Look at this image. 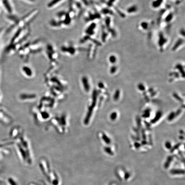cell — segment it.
<instances>
[{
	"label": "cell",
	"instance_id": "cell-27",
	"mask_svg": "<svg viewBox=\"0 0 185 185\" xmlns=\"http://www.w3.org/2000/svg\"><path fill=\"white\" fill-rule=\"evenodd\" d=\"M173 96H174V97H175V98H176L177 100H179V101H182V99H181V97H180V96H179L177 94V93H174V94H173Z\"/></svg>",
	"mask_w": 185,
	"mask_h": 185
},
{
	"label": "cell",
	"instance_id": "cell-23",
	"mask_svg": "<svg viewBox=\"0 0 185 185\" xmlns=\"http://www.w3.org/2000/svg\"><path fill=\"white\" fill-rule=\"evenodd\" d=\"M117 115H118L117 113H116V112H114L112 113L110 115V118L112 121H115L117 118Z\"/></svg>",
	"mask_w": 185,
	"mask_h": 185
},
{
	"label": "cell",
	"instance_id": "cell-3",
	"mask_svg": "<svg viewBox=\"0 0 185 185\" xmlns=\"http://www.w3.org/2000/svg\"><path fill=\"white\" fill-rule=\"evenodd\" d=\"M43 41L37 39L32 41H27L20 47L18 51L19 56L24 61H27L31 56L40 54L44 51Z\"/></svg>",
	"mask_w": 185,
	"mask_h": 185
},
{
	"label": "cell",
	"instance_id": "cell-33",
	"mask_svg": "<svg viewBox=\"0 0 185 185\" xmlns=\"http://www.w3.org/2000/svg\"><path fill=\"white\" fill-rule=\"evenodd\" d=\"M1 91H0V101H1Z\"/></svg>",
	"mask_w": 185,
	"mask_h": 185
},
{
	"label": "cell",
	"instance_id": "cell-4",
	"mask_svg": "<svg viewBox=\"0 0 185 185\" xmlns=\"http://www.w3.org/2000/svg\"><path fill=\"white\" fill-rule=\"evenodd\" d=\"M39 14V10L37 9H34L24 15L23 16L18 17L17 20L14 24L12 25L11 29H17L30 25V24L36 19Z\"/></svg>",
	"mask_w": 185,
	"mask_h": 185
},
{
	"label": "cell",
	"instance_id": "cell-18",
	"mask_svg": "<svg viewBox=\"0 0 185 185\" xmlns=\"http://www.w3.org/2000/svg\"><path fill=\"white\" fill-rule=\"evenodd\" d=\"M150 110L149 109H147L145 110L144 113L143 115V117L145 118H149L150 116Z\"/></svg>",
	"mask_w": 185,
	"mask_h": 185
},
{
	"label": "cell",
	"instance_id": "cell-8",
	"mask_svg": "<svg viewBox=\"0 0 185 185\" xmlns=\"http://www.w3.org/2000/svg\"><path fill=\"white\" fill-rule=\"evenodd\" d=\"M1 3L8 15L14 14V7L11 0H1Z\"/></svg>",
	"mask_w": 185,
	"mask_h": 185
},
{
	"label": "cell",
	"instance_id": "cell-17",
	"mask_svg": "<svg viewBox=\"0 0 185 185\" xmlns=\"http://www.w3.org/2000/svg\"><path fill=\"white\" fill-rule=\"evenodd\" d=\"M21 1L30 4H34L38 1V0H21Z\"/></svg>",
	"mask_w": 185,
	"mask_h": 185
},
{
	"label": "cell",
	"instance_id": "cell-26",
	"mask_svg": "<svg viewBox=\"0 0 185 185\" xmlns=\"http://www.w3.org/2000/svg\"><path fill=\"white\" fill-rule=\"evenodd\" d=\"M138 88L141 91H143L145 90V87L142 84H140L138 85Z\"/></svg>",
	"mask_w": 185,
	"mask_h": 185
},
{
	"label": "cell",
	"instance_id": "cell-28",
	"mask_svg": "<svg viewBox=\"0 0 185 185\" xmlns=\"http://www.w3.org/2000/svg\"><path fill=\"white\" fill-rule=\"evenodd\" d=\"M116 67H112V68H111V73H114L116 71Z\"/></svg>",
	"mask_w": 185,
	"mask_h": 185
},
{
	"label": "cell",
	"instance_id": "cell-7",
	"mask_svg": "<svg viewBox=\"0 0 185 185\" xmlns=\"http://www.w3.org/2000/svg\"><path fill=\"white\" fill-rule=\"evenodd\" d=\"M11 122V118L6 111L0 106V123L3 125H8Z\"/></svg>",
	"mask_w": 185,
	"mask_h": 185
},
{
	"label": "cell",
	"instance_id": "cell-30",
	"mask_svg": "<svg viewBox=\"0 0 185 185\" xmlns=\"http://www.w3.org/2000/svg\"><path fill=\"white\" fill-rule=\"evenodd\" d=\"M98 86L100 88H103L104 87V84L102 82L99 83V84H98Z\"/></svg>",
	"mask_w": 185,
	"mask_h": 185
},
{
	"label": "cell",
	"instance_id": "cell-19",
	"mask_svg": "<svg viewBox=\"0 0 185 185\" xmlns=\"http://www.w3.org/2000/svg\"><path fill=\"white\" fill-rule=\"evenodd\" d=\"M176 67H177V68L180 70V72L181 73L182 76H183V77H184V70L183 69V67H182L181 65L179 64Z\"/></svg>",
	"mask_w": 185,
	"mask_h": 185
},
{
	"label": "cell",
	"instance_id": "cell-29",
	"mask_svg": "<svg viewBox=\"0 0 185 185\" xmlns=\"http://www.w3.org/2000/svg\"><path fill=\"white\" fill-rule=\"evenodd\" d=\"M110 61L111 63L114 64V63L115 62L116 59L114 58V57H111V58H110Z\"/></svg>",
	"mask_w": 185,
	"mask_h": 185
},
{
	"label": "cell",
	"instance_id": "cell-25",
	"mask_svg": "<svg viewBox=\"0 0 185 185\" xmlns=\"http://www.w3.org/2000/svg\"><path fill=\"white\" fill-rule=\"evenodd\" d=\"M181 146V143L178 144H176V145H175L173 148H172L171 150V152H173L175 151L176 149H178V148H179V147Z\"/></svg>",
	"mask_w": 185,
	"mask_h": 185
},
{
	"label": "cell",
	"instance_id": "cell-16",
	"mask_svg": "<svg viewBox=\"0 0 185 185\" xmlns=\"http://www.w3.org/2000/svg\"><path fill=\"white\" fill-rule=\"evenodd\" d=\"M102 138H103L104 142L107 144H109L111 143V140H110V139L104 133L102 134Z\"/></svg>",
	"mask_w": 185,
	"mask_h": 185
},
{
	"label": "cell",
	"instance_id": "cell-22",
	"mask_svg": "<svg viewBox=\"0 0 185 185\" xmlns=\"http://www.w3.org/2000/svg\"><path fill=\"white\" fill-rule=\"evenodd\" d=\"M104 150H105V152H107L108 154L110 155H114V152L112 151V149L111 148H109V147H105L104 148Z\"/></svg>",
	"mask_w": 185,
	"mask_h": 185
},
{
	"label": "cell",
	"instance_id": "cell-21",
	"mask_svg": "<svg viewBox=\"0 0 185 185\" xmlns=\"http://www.w3.org/2000/svg\"><path fill=\"white\" fill-rule=\"evenodd\" d=\"M176 113L174 112H172L170 113V115L168 116V119L169 121H172L173 119L175 118V117H176Z\"/></svg>",
	"mask_w": 185,
	"mask_h": 185
},
{
	"label": "cell",
	"instance_id": "cell-10",
	"mask_svg": "<svg viewBox=\"0 0 185 185\" xmlns=\"http://www.w3.org/2000/svg\"><path fill=\"white\" fill-rule=\"evenodd\" d=\"M21 71L24 75L28 78L32 77L34 74L33 69L28 65H24L21 67Z\"/></svg>",
	"mask_w": 185,
	"mask_h": 185
},
{
	"label": "cell",
	"instance_id": "cell-20",
	"mask_svg": "<svg viewBox=\"0 0 185 185\" xmlns=\"http://www.w3.org/2000/svg\"><path fill=\"white\" fill-rule=\"evenodd\" d=\"M120 90H116L114 96V99H115V100L117 101L119 99V97H120Z\"/></svg>",
	"mask_w": 185,
	"mask_h": 185
},
{
	"label": "cell",
	"instance_id": "cell-6",
	"mask_svg": "<svg viewBox=\"0 0 185 185\" xmlns=\"http://www.w3.org/2000/svg\"><path fill=\"white\" fill-rule=\"evenodd\" d=\"M44 51L47 59L51 64L55 66L58 64L59 54L56 48L53 44L49 43L44 47Z\"/></svg>",
	"mask_w": 185,
	"mask_h": 185
},
{
	"label": "cell",
	"instance_id": "cell-14",
	"mask_svg": "<svg viewBox=\"0 0 185 185\" xmlns=\"http://www.w3.org/2000/svg\"><path fill=\"white\" fill-rule=\"evenodd\" d=\"M162 113L161 112L159 111V112H157L156 113V115H155V118L152 119V121H151V122H152V124H154V123H156L157 121H159V119L162 117Z\"/></svg>",
	"mask_w": 185,
	"mask_h": 185
},
{
	"label": "cell",
	"instance_id": "cell-11",
	"mask_svg": "<svg viewBox=\"0 0 185 185\" xmlns=\"http://www.w3.org/2000/svg\"><path fill=\"white\" fill-rule=\"evenodd\" d=\"M66 0H50L46 4V7L49 10L56 8Z\"/></svg>",
	"mask_w": 185,
	"mask_h": 185
},
{
	"label": "cell",
	"instance_id": "cell-24",
	"mask_svg": "<svg viewBox=\"0 0 185 185\" xmlns=\"http://www.w3.org/2000/svg\"><path fill=\"white\" fill-rule=\"evenodd\" d=\"M165 146L167 149H171L172 147V144L170 141H167L165 144Z\"/></svg>",
	"mask_w": 185,
	"mask_h": 185
},
{
	"label": "cell",
	"instance_id": "cell-15",
	"mask_svg": "<svg viewBox=\"0 0 185 185\" xmlns=\"http://www.w3.org/2000/svg\"><path fill=\"white\" fill-rule=\"evenodd\" d=\"M173 159V156H169V157H168L167 160H166V162L165 163V165H164V167H165V169H167L169 168Z\"/></svg>",
	"mask_w": 185,
	"mask_h": 185
},
{
	"label": "cell",
	"instance_id": "cell-13",
	"mask_svg": "<svg viewBox=\"0 0 185 185\" xmlns=\"http://www.w3.org/2000/svg\"><path fill=\"white\" fill-rule=\"evenodd\" d=\"M170 173L172 175H184V170L183 169H172L170 171Z\"/></svg>",
	"mask_w": 185,
	"mask_h": 185
},
{
	"label": "cell",
	"instance_id": "cell-32",
	"mask_svg": "<svg viewBox=\"0 0 185 185\" xmlns=\"http://www.w3.org/2000/svg\"><path fill=\"white\" fill-rule=\"evenodd\" d=\"M135 146L136 148H138L140 147L141 145L138 143H135Z\"/></svg>",
	"mask_w": 185,
	"mask_h": 185
},
{
	"label": "cell",
	"instance_id": "cell-1",
	"mask_svg": "<svg viewBox=\"0 0 185 185\" xmlns=\"http://www.w3.org/2000/svg\"><path fill=\"white\" fill-rule=\"evenodd\" d=\"M77 18L75 14L69 9L58 12L55 16L50 20L49 26L55 29L68 28L72 26Z\"/></svg>",
	"mask_w": 185,
	"mask_h": 185
},
{
	"label": "cell",
	"instance_id": "cell-2",
	"mask_svg": "<svg viewBox=\"0 0 185 185\" xmlns=\"http://www.w3.org/2000/svg\"><path fill=\"white\" fill-rule=\"evenodd\" d=\"M30 34V25L17 29L7 47L6 53L12 55L18 52L20 47L28 41Z\"/></svg>",
	"mask_w": 185,
	"mask_h": 185
},
{
	"label": "cell",
	"instance_id": "cell-5",
	"mask_svg": "<svg viewBox=\"0 0 185 185\" xmlns=\"http://www.w3.org/2000/svg\"><path fill=\"white\" fill-rule=\"evenodd\" d=\"M81 48L73 42L65 43L60 47V52L63 55L69 57L75 56L81 51Z\"/></svg>",
	"mask_w": 185,
	"mask_h": 185
},
{
	"label": "cell",
	"instance_id": "cell-9",
	"mask_svg": "<svg viewBox=\"0 0 185 185\" xmlns=\"http://www.w3.org/2000/svg\"><path fill=\"white\" fill-rule=\"evenodd\" d=\"M97 96V92L96 90H94V92H93V94H92V103L91 106L89 108L88 113H87L86 118H85V123L86 124H88L90 119L91 115H92L93 109H94V107H95V106H96Z\"/></svg>",
	"mask_w": 185,
	"mask_h": 185
},
{
	"label": "cell",
	"instance_id": "cell-12",
	"mask_svg": "<svg viewBox=\"0 0 185 185\" xmlns=\"http://www.w3.org/2000/svg\"><path fill=\"white\" fill-rule=\"evenodd\" d=\"M81 82H82L84 87V90L87 92L89 91L90 90V85L89 81H88L87 77L85 76L81 78Z\"/></svg>",
	"mask_w": 185,
	"mask_h": 185
},
{
	"label": "cell",
	"instance_id": "cell-31",
	"mask_svg": "<svg viewBox=\"0 0 185 185\" xmlns=\"http://www.w3.org/2000/svg\"><path fill=\"white\" fill-rule=\"evenodd\" d=\"M130 176V174L128 173H126L125 175V178L126 180H127Z\"/></svg>",
	"mask_w": 185,
	"mask_h": 185
}]
</instances>
